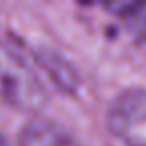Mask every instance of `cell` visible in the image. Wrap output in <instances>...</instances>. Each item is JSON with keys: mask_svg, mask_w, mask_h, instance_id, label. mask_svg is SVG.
<instances>
[{"mask_svg": "<svg viewBox=\"0 0 146 146\" xmlns=\"http://www.w3.org/2000/svg\"><path fill=\"white\" fill-rule=\"evenodd\" d=\"M0 100L22 112H38L44 108L48 94L38 74L0 40Z\"/></svg>", "mask_w": 146, "mask_h": 146, "instance_id": "obj_1", "label": "cell"}, {"mask_svg": "<svg viewBox=\"0 0 146 146\" xmlns=\"http://www.w3.org/2000/svg\"><path fill=\"white\" fill-rule=\"evenodd\" d=\"M108 128L124 146H146V90L126 88L108 106Z\"/></svg>", "mask_w": 146, "mask_h": 146, "instance_id": "obj_2", "label": "cell"}, {"mask_svg": "<svg viewBox=\"0 0 146 146\" xmlns=\"http://www.w3.org/2000/svg\"><path fill=\"white\" fill-rule=\"evenodd\" d=\"M18 146H82V144L60 124L46 118H32L20 130Z\"/></svg>", "mask_w": 146, "mask_h": 146, "instance_id": "obj_3", "label": "cell"}, {"mask_svg": "<svg viewBox=\"0 0 146 146\" xmlns=\"http://www.w3.org/2000/svg\"><path fill=\"white\" fill-rule=\"evenodd\" d=\"M112 10L124 20V24L146 40V2H132V4H116Z\"/></svg>", "mask_w": 146, "mask_h": 146, "instance_id": "obj_4", "label": "cell"}, {"mask_svg": "<svg viewBox=\"0 0 146 146\" xmlns=\"http://www.w3.org/2000/svg\"><path fill=\"white\" fill-rule=\"evenodd\" d=\"M0 146H8V140H6V136L0 132Z\"/></svg>", "mask_w": 146, "mask_h": 146, "instance_id": "obj_5", "label": "cell"}]
</instances>
